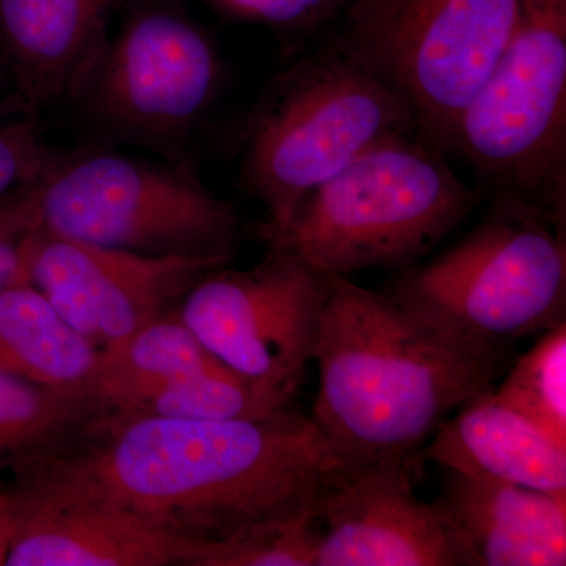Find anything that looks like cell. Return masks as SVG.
Here are the masks:
<instances>
[{
    "mask_svg": "<svg viewBox=\"0 0 566 566\" xmlns=\"http://www.w3.org/2000/svg\"><path fill=\"white\" fill-rule=\"evenodd\" d=\"M25 464L202 551L315 517L316 495L338 461L311 417L290 408L259 419L99 408L69 446Z\"/></svg>",
    "mask_w": 566,
    "mask_h": 566,
    "instance_id": "6da1fadb",
    "label": "cell"
},
{
    "mask_svg": "<svg viewBox=\"0 0 566 566\" xmlns=\"http://www.w3.org/2000/svg\"><path fill=\"white\" fill-rule=\"evenodd\" d=\"M312 422L340 465L415 455L472 395L491 387L506 356L472 352L395 303L329 275L314 349Z\"/></svg>",
    "mask_w": 566,
    "mask_h": 566,
    "instance_id": "7a4b0ae2",
    "label": "cell"
},
{
    "mask_svg": "<svg viewBox=\"0 0 566 566\" xmlns=\"http://www.w3.org/2000/svg\"><path fill=\"white\" fill-rule=\"evenodd\" d=\"M480 200L482 192L460 180L434 144L400 134L314 189L282 230L262 238L326 275L403 271L433 252Z\"/></svg>",
    "mask_w": 566,
    "mask_h": 566,
    "instance_id": "3957f363",
    "label": "cell"
},
{
    "mask_svg": "<svg viewBox=\"0 0 566 566\" xmlns=\"http://www.w3.org/2000/svg\"><path fill=\"white\" fill-rule=\"evenodd\" d=\"M389 296L455 344L509 356L516 340L566 323L565 230L493 203L455 244L406 268Z\"/></svg>",
    "mask_w": 566,
    "mask_h": 566,
    "instance_id": "277c9868",
    "label": "cell"
},
{
    "mask_svg": "<svg viewBox=\"0 0 566 566\" xmlns=\"http://www.w3.org/2000/svg\"><path fill=\"white\" fill-rule=\"evenodd\" d=\"M416 129L409 104L334 46L294 63L245 139L244 182L268 214L260 237L282 230L308 193L365 151Z\"/></svg>",
    "mask_w": 566,
    "mask_h": 566,
    "instance_id": "5b68a950",
    "label": "cell"
},
{
    "mask_svg": "<svg viewBox=\"0 0 566 566\" xmlns=\"http://www.w3.org/2000/svg\"><path fill=\"white\" fill-rule=\"evenodd\" d=\"M460 153L494 203L566 221V9L524 11L501 59L458 115Z\"/></svg>",
    "mask_w": 566,
    "mask_h": 566,
    "instance_id": "8992f818",
    "label": "cell"
},
{
    "mask_svg": "<svg viewBox=\"0 0 566 566\" xmlns=\"http://www.w3.org/2000/svg\"><path fill=\"white\" fill-rule=\"evenodd\" d=\"M524 11L523 0H345L331 46L400 95L446 151Z\"/></svg>",
    "mask_w": 566,
    "mask_h": 566,
    "instance_id": "52a82bcc",
    "label": "cell"
},
{
    "mask_svg": "<svg viewBox=\"0 0 566 566\" xmlns=\"http://www.w3.org/2000/svg\"><path fill=\"white\" fill-rule=\"evenodd\" d=\"M36 199L40 227L82 243L144 255H233V208L177 167L106 151L54 158Z\"/></svg>",
    "mask_w": 566,
    "mask_h": 566,
    "instance_id": "ba28073f",
    "label": "cell"
},
{
    "mask_svg": "<svg viewBox=\"0 0 566 566\" xmlns=\"http://www.w3.org/2000/svg\"><path fill=\"white\" fill-rule=\"evenodd\" d=\"M226 266L189 290L182 322L234 375L290 403L314 359L329 275L275 248L249 270Z\"/></svg>",
    "mask_w": 566,
    "mask_h": 566,
    "instance_id": "9c48e42d",
    "label": "cell"
},
{
    "mask_svg": "<svg viewBox=\"0 0 566 566\" xmlns=\"http://www.w3.org/2000/svg\"><path fill=\"white\" fill-rule=\"evenodd\" d=\"M25 274L96 348L120 345L169 314L227 256L144 255L35 227L21 241Z\"/></svg>",
    "mask_w": 566,
    "mask_h": 566,
    "instance_id": "30bf717a",
    "label": "cell"
},
{
    "mask_svg": "<svg viewBox=\"0 0 566 566\" xmlns=\"http://www.w3.org/2000/svg\"><path fill=\"white\" fill-rule=\"evenodd\" d=\"M221 81L211 41L170 11L137 14L107 41L85 88L104 123L153 144L191 132Z\"/></svg>",
    "mask_w": 566,
    "mask_h": 566,
    "instance_id": "8fae6325",
    "label": "cell"
},
{
    "mask_svg": "<svg viewBox=\"0 0 566 566\" xmlns=\"http://www.w3.org/2000/svg\"><path fill=\"white\" fill-rule=\"evenodd\" d=\"M420 458L338 464L324 476L314 566H476L433 502L417 495Z\"/></svg>",
    "mask_w": 566,
    "mask_h": 566,
    "instance_id": "7c38bea8",
    "label": "cell"
},
{
    "mask_svg": "<svg viewBox=\"0 0 566 566\" xmlns=\"http://www.w3.org/2000/svg\"><path fill=\"white\" fill-rule=\"evenodd\" d=\"M6 566H191L200 547L147 517L20 464L7 474Z\"/></svg>",
    "mask_w": 566,
    "mask_h": 566,
    "instance_id": "4fadbf2b",
    "label": "cell"
},
{
    "mask_svg": "<svg viewBox=\"0 0 566 566\" xmlns=\"http://www.w3.org/2000/svg\"><path fill=\"white\" fill-rule=\"evenodd\" d=\"M111 0H0V52L29 111L85 88L106 48Z\"/></svg>",
    "mask_w": 566,
    "mask_h": 566,
    "instance_id": "5bb4252c",
    "label": "cell"
},
{
    "mask_svg": "<svg viewBox=\"0 0 566 566\" xmlns=\"http://www.w3.org/2000/svg\"><path fill=\"white\" fill-rule=\"evenodd\" d=\"M433 505L476 566L566 565V495L449 471Z\"/></svg>",
    "mask_w": 566,
    "mask_h": 566,
    "instance_id": "9a60e30c",
    "label": "cell"
},
{
    "mask_svg": "<svg viewBox=\"0 0 566 566\" xmlns=\"http://www.w3.org/2000/svg\"><path fill=\"white\" fill-rule=\"evenodd\" d=\"M434 431L422 460L447 471L490 476L566 495V449L501 403L491 387L480 390Z\"/></svg>",
    "mask_w": 566,
    "mask_h": 566,
    "instance_id": "2e32d148",
    "label": "cell"
},
{
    "mask_svg": "<svg viewBox=\"0 0 566 566\" xmlns=\"http://www.w3.org/2000/svg\"><path fill=\"white\" fill-rule=\"evenodd\" d=\"M99 368L102 349L70 326L29 279L0 290V370L93 394Z\"/></svg>",
    "mask_w": 566,
    "mask_h": 566,
    "instance_id": "e0dca14e",
    "label": "cell"
},
{
    "mask_svg": "<svg viewBox=\"0 0 566 566\" xmlns=\"http://www.w3.org/2000/svg\"><path fill=\"white\" fill-rule=\"evenodd\" d=\"M93 394L99 408L177 419H259L290 408V403L256 389L229 368L174 378L102 382Z\"/></svg>",
    "mask_w": 566,
    "mask_h": 566,
    "instance_id": "ac0fdd59",
    "label": "cell"
},
{
    "mask_svg": "<svg viewBox=\"0 0 566 566\" xmlns=\"http://www.w3.org/2000/svg\"><path fill=\"white\" fill-rule=\"evenodd\" d=\"M93 394L57 389L0 370V471L69 446L98 411Z\"/></svg>",
    "mask_w": 566,
    "mask_h": 566,
    "instance_id": "d6986e66",
    "label": "cell"
},
{
    "mask_svg": "<svg viewBox=\"0 0 566 566\" xmlns=\"http://www.w3.org/2000/svg\"><path fill=\"white\" fill-rule=\"evenodd\" d=\"M223 368L226 365L212 356L182 322L177 307L142 327L120 345L102 349V368L95 387L102 382L174 378Z\"/></svg>",
    "mask_w": 566,
    "mask_h": 566,
    "instance_id": "ffe728a7",
    "label": "cell"
},
{
    "mask_svg": "<svg viewBox=\"0 0 566 566\" xmlns=\"http://www.w3.org/2000/svg\"><path fill=\"white\" fill-rule=\"evenodd\" d=\"M494 395L566 449V323L539 334Z\"/></svg>",
    "mask_w": 566,
    "mask_h": 566,
    "instance_id": "44dd1931",
    "label": "cell"
},
{
    "mask_svg": "<svg viewBox=\"0 0 566 566\" xmlns=\"http://www.w3.org/2000/svg\"><path fill=\"white\" fill-rule=\"evenodd\" d=\"M316 543L315 516L281 531L205 547L191 566H314Z\"/></svg>",
    "mask_w": 566,
    "mask_h": 566,
    "instance_id": "7402d4cb",
    "label": "cell"
},
{
    "mask_svg": "<svg viewBox=\"0 0 566 566\" xmlns=\"http://www.w3.org/2000/svg\"><path fill=\"white\" fill-rule=\"evenodd\" d=\"M52 159L31 111L14 115L0 107V197L39 181Z\"/></svg>",
    "mask_w": 566,
    "mask_h": 566,
    "instance_id": "603a6c76",
    "label": "cell"
},
{
    "mask_svg": "<svg viewBox=\"0 0 566 566\" xmlns=\"http://www.w3.org/2000/svg\"><path fill=\"white\" fill-rule=\"evenodd\" d=\"M244 20L283 32H311L333 22L345 0H216Z\"/></svg>",
    "mask_w": 566,
    "mask_h": 566,
    "instance_id": "cb8c5ba5",
    "label": "cell"
},
{
    "mask_svg": "<svg viewBox=\"0 0 566 566\" xmlns=\"http://www.w3.org/2000/svg\"><path fill=\"white\" fill-rule=\"evenodd\" d=\"M39 227L36 182L0 197V237H24Z\"/></svg>",
    "mask_w": 566,
    "mask_h": 566,
    "instance_id": "d4e9b609",
    "label": "cell"
},
{
    "mask_svg": "<svg viewBox=\"0 0 566 566\" xmlns=\"http://www.w3.org/2000/svg\"><path fill=\"white\" fill-rule=\"evenodd\" d=\"M24 237H0V290L28 279L21 251Z\"/></svg>",
    "mask_w": 566,
    "mask_h": 566,
    "instance_id": "484cf974",
    "label": "cell"
},
{
    "mask_svg": "<svg viewBox=\"0 0 566 566\" xmlns=\"http://www.w3.org/2000/svg\"><path fill=\"white\" fill-rule=\"evenodd\" d=\"M11 528H13V502L7 485V474L0 471V566H6Z\"/></svg>",
    "mask_w": 566,
    "mask_h": 566,
    "instance_id": "4316f807",
    "label": "cell"
},
{
    "mask_svg": "<svg viewBox=\"0 0 566 566\" xmlns=\"http://www.w3.org/2000/svg\"><path fill=\"white\" fill-rule=\"evenodd\" d=\"M528 11L566 9V0H523Z\"/></svg>",
    "mask_w": 566,
    "mask_h": 566,
    "instance_id": "83f0119b",
    "label": "cell"
},
{
    "mask_svg": "<svg viewBox=\"0 0 566 566\" xmlns=\"http://www.w3.org/2000/svg\"><path fill=\"white\" fill-rule=\"evenodd\" d=\"M9 81H11L9 69H7L6 59H3L2 52H0V91Z\"/></svg>",
    "mask_w": 566,
    "mask_h": 566,
    "instance_id": "f1b7e54d",
    "label": "cell"
}]
</instances>
